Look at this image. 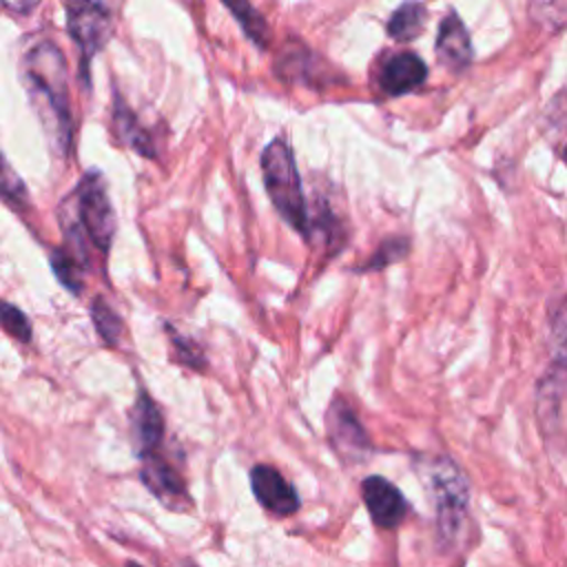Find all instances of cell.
Returning <instances> with one entry per match:
<instances>
[{"mask_svg":"<svg viewBox=\"0 0 567 567\" xmlns=\"http://www.w3.org/2000/svg\"><path fill=\"white\" fill-rule=\"evenodd\" d=\"M20 80L42 128L64 155L71 146L73 113L69 69L62 49L47 38L33 42L20 60Z\"/></svg>","mask_w":567,"mask_h":567,"instance_id":"obj_1","label":"cell"},{"mask_svg":"<svg viewBox=\"0 0 567 567\" xmlns=\"http://www.w3.org/2000/svg\"><path fill=\"white\" fill-rule=\"evenodd\" d=\"M58 217L66 241L64 248L82 264L84 270L91 261V248L100 255H109L117 219L106 179L97 168H91L80 177L75 188L60 204Z\"/></svg>","mask_w":567,"mask_h":567,"instance_id":"obj_2","label":"cell"},{"mask_svg":"<svg viewBox=\"0 0 567 567\" xmlns=\"http://www.w3.org/2000/svg\"><path fill=\"white\" fill-rule=\"evenodd\" d=\"M425 483L434 503V529L441 551H452L467 525L470 483L450 456H432L425 463Z\"/></svg>","mask_w":567,"mask_h":567,"instance_id":"obj_3","label":"cell"},{"mask_svg":"<svg viewBox=\"0 0 567 567\" xmlns=\"http://www.w3.org/2000/svg\"><path fill=\"white\" fill-rule=\"evenodd\" d=\"M261 175L266 193L277 213L301 235L310 233L308 204L301 188V177L295 164V155L284 137H272L261 151Z\"/></svg>","mask_w":567,"mask_h":567,"instance_id":"obj_4","label":"cell"},{"mask_svg":"<svg viewBox=\"0 0 567 567\" xmlns=\"http://www.w3.org/2000/svg\"><path fill=\"white\" fill-rule=\"evenodd\" d=\"M64 11L66 31L80 49V75L86 86L89 64L113 33V11L102 2H71Z\"/></svg>","mask_w":567,"mask_h":567,"instance_id":"obj_5","label":"cell"},{"mask_svg":"<svg viewBox=\"0 0 567 567\" xmlns=\"http://www.w3.org/2000/svg\"><path fill=\"white\" fill-rule=\"evenodd\" d=\"M326 432H328L330 447L343 463H350V465L363 463L372 452V441L365 427L357 419L354 410L341 399H334L328 408Z\"/></svg>","mask_w":567,"mask_h":567,"instance_id":"obj_6","label":"cell"},{"mask_svg":"<svg viewBox=\"0 0 567 567\" xmlns=\"http://www.w3.org/2000/svg\"><path fill=\"white\" fill-rule=\"evenodd\" d=\"M140 481L144 487L166 507L173 512H186L193 505L188 494L186 481L175 463H171L162 450L155 454L140 456Z\"/></svg>","mask_w":567,"mask_h":567,"instance_id":"obj_7","label":"cell"},{"mask_svg":"<svg viewBox=\"0 0 567 567\" xmlns=\"http://www.w3.org/2000/svg\"><path fill=\"white\" fill-rule=\"evenodd\" d=\"M361 498L379 529H396L410 512V503L403 492L379 474H370L361 481Z\"/></svg>","mask_w":567,"mask_h":567,"instance_id":"obj_8","label":"cell"},{"mask_svg":"<svg viewBox=\"0 0 567 567\" xmlns=\"http://www.w3.org/2000/svg\"><path fill=\"white\" fill-rule=\"evenodd\" d=\"M250 489L255 501L272 516L288 518L299 512L301 498L292 483L284 478V474L266 463H257L250 470Z\"/></svg>","mask_w":567,"mask_h":567,"instance_id":"obj_9","label":"cell"},{"mask_svg":"<svg viewBox=\"0 0 567 567\" xmlns=\"http://www.w3.org/2000/svg\"><path fill=\"white\" fill-rule=\"evenodd\" d=\"M434 49H436V55H439L441 64L447 71L461 73L472 64V60H474L472 38H470L467 27L463 24L461 16L454 9L447 11L441 20Z\"/></svg>","mask_w":567,"mask_h":567,"instance_id":"obj_10","label":"cell"},{"mask_svg":"<svg viewBox=\"0 0 567 567\" xmlns=\"http://www.w3.org/2000/svg\"><path fill=\"white\" fill-rule=\"evenodd\" d=\"M427 78V64L421 55L412 51L392 53L381 62L379 69V89L390 95H405L419 89Z\"/></svg>","mask_w":567,"mask_h":567,"instance_id":"obj_11","label":"cell"},{"mask_svg":"<svg viewBox=\"0 0 567 567\" xmlns=\"http://www.w3.org/2000/svg\"><path fill=\"white\" fill-rule=\"evenodd\" d=\"M131 425H133V439H135V452L137 456L155 454L164 445V414L159 405L153 401V396L140 388L133 410H131Z\"/></svg>","mask_w":567,"mask_h":567,"instance_id":"obj_12","label":"cell"},{"mask_svg":"<svg viewBox=\"0 0 567 567\" xmlns=\"http://www.w3.org/2000/svg\"><path fill=\"white\" fill-rule=\"evenodd\" d=\"M113 131L117 135V140L133 148L135 153L144 155V157H155V146H153V137L151 133L140 124L137 115L131 111V106L126 102H122L117 97L115 109H113Z\"/></svg>","mask_w":567,"mask_h":567,"instance_id":"obj_13","label":"cell"},{"mask_svg":"<svg viewBox=\"0 0 567 567\" xmlns=\"http://www.w3.org/2000/svg\"><path fill=\"white\" fill-rule=\"evenodd\" d=\"M425 22H427V9L419 2H405L392 11L385 29L392 40L410 42L423 33Z\"/></svg>","mask_w":567,"mask_h":567,"instance_id":"obj_14","label":"cell"},{"mask_svg":"<svg viewBox=\"0 0 567 567\" xmlns=\"http://www.w3.org/2000/svg\"><path fill=\"white\" fill-rule=\"evenodd\" d=\"M226 9L235 16L237 24L241 27L246 38L255 47H259V49L268 47V42H270V27H268L264 16L252 4H248V2H228Z\"/></svg>","mask_w":567,"mask_h":567,"instance_id":"obj_15","label":"cell"},{"mask_svg":"<svg viewBox=\"0 0 567 567\" xmlns=\"http://www.w3.org/2000/svg\"><path fill=\"white\" fill-rule=\"evenodd\" d=\"M89 310H91V319H93V326H95L100 339L106 346H117L122 339V332H124V321L115 312V308L104 297H95L91 301Z\"/></svg>","mask_w":567,"mask_h":567,"instance_id":"obj_16","label":"cell"},{"mask_svg":"<svg viewBox=\"0 0 567 567\" xmlns=\"http://www.w3.org/2000/svg\"><path fill=\"white\" fill-rule=\"evenodd\" d=\"M51 261V270L55 275V279L73 295L82 292L84 286V268L82 264L66 250V248H53L49 255Z\"/></svg>","mask_w":567,"mask_h":567,"instance_id":"obj_17","label":"cell"},{"mask_svg":"<svg viewBox=\"0 0 567 567\" xmlns=\"http://www.w3.org/2000/svg\"><path fill=\"white\" fill-rule=\"evenodd\" d=\"M0 197L16 208H24L29 204V193L24 182L11 168V164L4 159L2 153H0Z\"/></svg>","mask_w":567,"mask_h":567,"instance_id":"obj_18","label":"cell"},{"mask_svg":"<svg viewBox=\"0 0 567 567\" xmlns=\"http://www.w3.org/2000/svg\"><path fill=\"white\" fill-rule=\"evenodd\" d=\"M410 250V239L408 237H388L385 241H381V246L374 250V255L365 261V266H361V272H370V270H381L388 264H394L399 259H403Z\"/></svg>","mask_w":567,"mask_h":567,"instance_id":"obj_19","label":"cell"},{"mask_svg":"<svg viewBox=\"0 0 567 567\" xmlns=\"http://www.w3.org/2000/svg\"><path fill=\"white\" fill-rule=\"evenodd\" d=\"M0 326L7 334H11L13 339H18L22 343L31 341V334H33L31 321L27 319V315L18 306H13L4 299H0Z\"/></svg>","mask_w":567,"mask_h":567,"instance_id":"obj_20","label":"cell"},{"mask_svg":"<svg viewBox=\"0 0 567 567\" xmlns=\"http://www.w3.org/2000/svg\"><path fill=\"white\" fill-rule=\"evenodd\" d=\"M166 330H168V334H171V343H173V348H175L177 361H179L182 365H186V368L204 370V368H206V357H204L202 348H199L193 339H188V337H184L182 332L173 330L171 326H166Z\"/></svg>","mask_w":567,"mask_h":567,"instance_id":"obj_21","label":"cell"},{"mask_svg":"<svg viewBox=\"0 0 567 567\" xmlns=\"http://www.w3.org/2000/svg\"><path fill=\"white\" fill-rule=\"evenodd\" d=\"M547 128H549L547 137L551 140L549 144L567 164V113H565V106H560V104H558V109L551 106V117L547 120Z\"/></svg>","mask_w":567,"mask_h":567,"instance_id":"obj_22","label":"cell"},{"mask_svg":"<svg viewBox=\"0 0 567 567\" xmlns=\"http://www.w3.org/2000/svg\"><path fill=\"white\" fill-rule=\"evenodd\" d=\"M2 9L13 13H29L35 9V2H2Z\"/></svg>","mask_w":567,"mask_h":567,"instance_id":"obj_23","label":"cell"},{"mask_svg":"<svg viewBox=\"0 0 567 567\" xmlns=\"http://www.w3.org/2000/svg\"><path fill=\"white\" fill-rule=\"evenodd\" d=\"M177 567H199L197 563H193V560H188V558H184V560H179L177 563Z\"/></svg>","mask_w":567,"mask_h":567,"instance_id":"obj_24","label":"cell"}]
</instances>
